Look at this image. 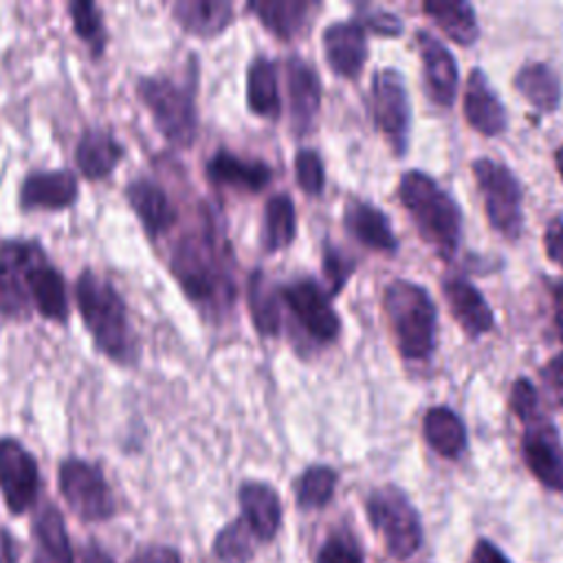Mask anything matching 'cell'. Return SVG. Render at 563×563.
<instances>
[{
	"instance_id": "16",
	"label": "cell",
	"mask_w": 563,
	"mask_h": 563,
	"mask_svg": "<svg viewBox=\"0 0 563 563\" xmlns=\"http://www.w3.org/2000/svg\"><path fill=\"white\" fill-rule=\"evenodd\" d=\"M323 51L330 68L339 77L354 79L367 59V42L361 22L347 20L330 24L323 31Z\"/></svg>"
},
{
	"instance_id": "13",
	"label": "cell",
	"mask_w": 563,
	"mask_h": 563,
	"mask_svg": "<svg viewBox=\"0 0 563 563\" xmlns=\"http://www.w3.org/2000/svg\"><path fill=\"white\" fill-rule=\"evenodd\" d=\"M279 299L288 303V308L297 314L299 323L308 330L310 336L323 343L336 339L341 330L339 317L328 295L314 279H301L279 288Z\"/></svg>"
},
{
	"instance_id": "37",
	"label": "cell",
	"mask_w": 563,
	"mask_h": 563,
	"mask_svg": "<svg viewBox=\"0 0 563 563\" xmlns=\"http://www.w3.org/2000/svg\"><path fill=\"white\" fill-rule=\"evenodd\" d=\"M70 15H73V29L79 35L81 42L88 44V48L92 51L95 57H99L106 48L108 35H106V26L101 20V13L97 9V4L92 2H73L70 7Z\"/></svg>"
},
{
	"instance_id": "29",
	"label": "cell",
	"mask_w": 563,
	"mask_h": 563,
	"mask_svg": "<svg viewBox=\"0 0 563 563\" xmlns=\"http://www.w3.org/2000/svg\"><path fill=\"white\" fill-rule=\"evenodd\" d=\"M427 444L442 457H457L466 449V429L449 407H431L422 420Z\"/></svg>"
},
{
	"instance_id": "31",
	"label": "cell",
	"mask_w": 563,
	"mask_h": 563,
	"mask_svg": "<svg viewBox=\"0 0 563 563\" xmlns=\"http://www.w3.org/2000/svg\"><path fill=\"white\" fill-rule=\"evenodd\" d=\"M246 103L257 117L275 119L279 114L277 70L266 57H255L246 70Z\"/></svg>"
},
{
	"instance_id": "43",
	"label": "cell",
	"mask_w": 563,
	"mask_h": 563,
	"mask_svg": "<svg viewBox=\"0 0 563 563\" xmlns=\"http://www.w3.org/2000/svg\"><path fill=\"white\" fill-rule=\"evenodd\" d=\"M545 255L563 268V218H552L543 233Z\"/></svg>"
},
{
	"instance_id": "34",
	"label": "cell",
	"mask_w": 563,
	"mask_h": 563,
	"mask_svg": "<svg viewBox=\"0 0 563 563\" xmlns=\"http://www.w3.org/2000/svg\"><path fill=\"white\" fill-rule=\"evenodd\" d=\"M295 240V205L286 194L268 198L264 211V246L282 251Z\"/></svg>"
},
{
	"instance_id": "28",
	"label": "cell",
	"mask_w": 563,
	"mask_h": 563,
	"mask_svg": "<svg viewBox=\"0 0 563 563\" xmlns=\"http://www.w3.org/2000/svg\"><path fill=\"white\" fill-rule=\"evenodd\" d=\"M317 7L319 4L306 0H262L249 4L257 20L282 40H288L295 33H299L308 22L310 11H314Z\"/></svg>"
},
{
	"instance_id": "5",
	"label": "cell",
	"mask_w": 563,
	"mask_h": 563,
	"mask_svg": "<svg viewBox=\"0 0 563 563\" xmlns=\"http://www.w3.org/2000/svg\"><path fill=\"white\" fill-rule=\"evenodd\" d=\"M136 92L150 110L158 132L176 147H189L198 132L196 88L167 75H147L136 84Z\"/></svg>"
},
{
	"instance_id": "35",
	"label": "cell",
	"mask_w": 563,
	"mask_h": 563,
	"mask_svg": "<svg viewBox=\"0 0 563 563\" xmlns=\"http://www.w3.org/2000/svg\"><path fill=\"white\" fill-rule=\"evenodd\" d=\"M255 534L242 519L222 526L213 539V554L222 563H246L255 554Z\"/></svg>"
},
{
	"instance_id": "23",
	"label": "cell",
	"mask_w": 563,
	"mask_h": 563,
	"mask_svg": "<svg viewBox=\"0 0 563 563\" xmlns=\"http://www.w3.org/2000/svg\"><path fill=\"white\" fill-rule=\"evenodd\" d=\"M207 176L216 185L260 191L271 180V167L262 161H246L227 150L216 152L207 163Z\"/></svg>"
},
{
	"instance_id": "40",
	"label": "cell",
	"mask_w": 563,
	"mask_h": 563,
	"mask_svg": "<svg viewBox=\"0 0 563 563\" xmlns=\"http://www.w3.org/2000/svg\"><path fill=\"white\" fill-rule=\"evenodd\" d=\"M537 405H539V398H537L534 385L528 378H523V376L517 378L512 383V389H510V409H512V413L519 420L528 422L530 418H534L539 413Z\"/></svg>"
},
{
	"instance_id": "49",
	"label": "cell",
	"mask_w": 563,
	"mask_h": 563,
	"mask_svg": "<svg viewBox=\"0 0 563 563\" xmlns=\"http://www.w3.org/2000/svg\"><path fill=\"white\" fill-rule=\"evenodd\" d=\"M550 292H552L554 328H556V334H559L561 341H563V282H554V284L550 286Z\"/></svg>"
},
{
	"instance_id": "6",
	"label": "cell",
	"mask_w": 563,
	"mask_h": 563,
	"mask_svg": "<svg viewBox=\"0 0 563 563\" xmlns=\"http://www.w3.org/2000/svg\"><path fill=\"white\" fill-rule=\"evenodd\" d=\"M367 519L394 559H409L422 541L420 517L409 497L396 486H380L365 501Z\"/></svg>"
},
{
	"instance_id": "15",
	"label": "cell",
	"mask_w": 563,
	"mask_h": 563,
	"mask_svg": "<svg viewBox=\"0 0 563 563\" xmlns=\"http://www.w3.org/2000/svg\"><path fill=\"white\" fill-rule=\"evenodd\" d=\"M79 185L68 169H37L26 174L20 185V207L29 209H66L77 200Z\"/></svg>"
},
{
	"instance_id": "22",
	"label": "cell",
	"mask_w": 563,
	"mask_h": 563,
	"mask_svg": "<svg viewBox=\"0 0 563 563\" xmlns=\"http://www.w3.org/2000/svg\"><path fill=\"white\" fill-rule=\"evenodd\" d=\"M288 99H290V114L297 132H306L312 125V119L319 112L321 103V81L319 75L310 64L299 57L288 59Z\"/></svg>"
},
{
	"instance_id": "9",
	"label": "cell",
	"mask_w": 563,
	"mask_h": 563,
	"mask_svg": "<svg viewBox=\"0 0 563 563\" xmlns=\"http://www.w3.org/2000/svg\"><path fill=\"white\" fill-rule=\"evenodd\" d=\"M475 183L484 196L486 218L490 227L508 240H517L521 233V187L512 172L493 161V158H477L473 163Z\"/></svg>"
},
{
	"instance_id": "4",
	"label": "cell",
	"mask_w": 563,
	"mask_h": 563,
	"mask_svg": "<svg viewBox=\"0 0 563 563\" xmlns=\"http://www.w3.org/2000/svg\"><path fill=\"white\" fill-rule=\"evenodd\" d=\"M383 308L405 358H424L435 345V306L413 282L396 279L385 288Z\"/></svg>"
},
{
	"instance_id": "42",
	"label": "cell",
	"mask_w": 563,
	"mask_h": 563,
	"mask_svg": "<svg viewBox=\"0 0 563 563\" xmlns=\"http://www.w3.org/2000/svg\"><path fill=\"white\" fill-rule=\"evenodd\" d=\"M128 563H183V554L167 543H145L132 552Z\"/></svg>"
},
{
	"instance_id": "24",
	"label": "cell",
	"mask_w": 563,
	"mask_h": 563,
	"mask_svg": "<svg viewBox=\"0 0 563 563\" xmlns=\"http://www.w3.org/2000/svg\"><path fill=\"white\" fill-rule=\"evenodd\" d=\"M343 222H345V229L367 249H374L380 253H394L398 249V240L391 233L387 216L367 202L352 200L345 207Z\"/></svg>"
},
{
	"instance_id": "39",
	"label": "cell",
	"mask_w": 563,
	"mask_h": 563,
	"mask_svg": "<svg viewBox=\"0 0 563 563\" xmlns=\"http://www.w3.org/2000/svg\"><path fill=\"white\" fill-rule=\"evenodd\" d=\"M295 174H297V183L299 187L310 194V196H319L323 189V163L319 158V154L314 150H299L295 156Z\"/></svg>"
},
{
	"instance_id": "30",
	"label": "cell",
	"mask_w": 563,
	"mask_h": 563,
	"mask_svg": "<svg viewBox=\"0 0 563 563\" xmlns=\"http://www.w3.org/2000/svg\"><path fill=\"white\" fill-rule=\"evenodd\" d=\"M515 88L539 112H552L561 99V84L556 73L541 62L521 66L515 75Z\"/></svg>"
},
{
	"instance_id": "47",
	"label": "cell",
	"mask_w": 563,
	"mask_h": 563,
	"mask_svg": "<svg viewBox=\"0 0 563 563\" xmlns=\"http://www.w3.org/2000/svg\"><path fill=\"white\" fill-rule=\"evenodd\" d=\"M543 378H545L548 387H550L559 398H563V354L554 356V358L545 365Z\"/></svg>"
},
{
	"instance_id": "10",
	"label": "cell",
	"mask_w": 563,
	"mask_h": 563,
	"mask_svg": "<svg viewBox=\"0 0 563 563\" xmlns=\"http://www.w3.org/2000/svg\"><path fill=\"white\" fill-rule=\"evenodd\" d=\"M372 114L396 154L407 152L411 108L405 77L396 68H383L372 79Z\"/></svg>"
},
{
	"instance_id": "25",
	"label": "cell",
	"mask_w": 563,
	"mask_h": 563,
	"mask_svg": "<svg viewBox=\"0 0 563 563\" xmlns=\"http://www.w3.org/2000/svg\"><path fill=\"white\" fill-rule=\"evenodd\" d=\"M172 13L187 33L198 37H213L233 20V7L224 0H180Z\"/></svg>"
},
{
	"instance_id": "12",
	"label": "cell",
	"mask_w": 563,
	"mask_h": 563,
	"mask_svg": "<svg viewBox=\"0 0 563 563\" xmlns=\"http://www.w3.org/2000/svg\"><path fill=\"white\" fill-rule=\"evenodd\" d=\"M521 455L528 471L550 490H563V446L556 429L539 413L526 422Z\"/></svg>"
},
{
	"instance_id": "3",
	"label": "cell",
	"mask_w": 563,
	"mask_h": 563,
	"mask_svg": "<svg viewBox=\"0 0 563 563\" xmlns=\"http://www.w3.org/2000/svg\"><path fill=\"white\" fill-rule=\"evenodd\" d=\"M398 196L420 238L440 257H453L462 238V213L455 200L431 176L418 169L402 174Z\"/></svg>"
},
{
	"instance_id": "14",
	"label": "cell",
	"mask_w": 563,
	"mask_h": 563,
	"mask_svg": "<svg viewBox=\"0 0 563 563\" xmlns=\"http://www.w3.org/2000/svg\"><path fill=\"white\" fill-rule=\"evenodd\" d=\"M420 59H422V75L427 84L429 97L442 106L449 108L455 99L457 90V64L455 57L449 53V48L431 33L418 31L416 35Z\"/></svg>"
},
{
	"instance_id": "7",
	"label": "cell",
	"mask_w": 563,
	"mask_h": 563,
	"mask_svg": "<svg viewBox=\"0 0 563 563\" xmlns=\"http://www.w3.org/2000/svg\"><path fill=\"white\" fill-rule=\"evenodd\" d=\"M57 486L66 506L81 521H108L117 512L114 493L103 471L92 462L79 457L64 460L57 471Z\"/></svg>"
},
{
	"instance_id": "41",
	"label": "cell",
	"mask_w": 563,
	"mask_h": 563,
	"mask_svg": "<svg viewBox=\"0 0 563 563\" xmlns=\"http://www.w3.org/2000/svg\"><path fill=\"white\" fill-rule=\"evenodd\" d=\"M352 271H354V262L347 260L343 253L334 251L332 246H328L323 251V273L332 286V292L341 290V286L345 284V279L350 277Z\"/></svg>"
},
{
	"instance_id": "21",
	"label": "cell",
	"mask_w": 563,
	"mask_h": 563,
	"mask_svg": "<svg viewBox=\"0 0 563 563\" xmlns=\"http://www.w3.org/2000/svg\"><path fill=\"white\" fill-rule=\"evenodd\" d=\"M442 292L453 319L468 336H479L493 328V312L471 282L451 277L442 284Z\"/></svg>"
},
{
	"instance_id": "38",
	"label": "cell",
	"mask_w": 563,
	"mask_h": 563,
	"mask_svg": "<svg viewBox=\"0 0 563 563\" xmlns=\"http://www.w3.org/2000/svg\"><path fill=\"white\" fill-rule=\"evenodd\" d=\"M314 563H363V552L350 532L339 530L321 543Z\"/></svg>"
},
{
	"instance_id": "26",
	"label": "cell",
	"mask_w": 563,
	"mask_h": 563,
	"mask_svg": "<svg viewBox=\"0 0 563 563\" xmlns=\"http://www.w3.org/2000/svg\"><path fill=\"white\" fill-rule=\"evenodd\" d=\"M31 299L33 308L48 321L66 323L68 319V295L62 273L42 260L31 275Z\"/></svg>"
},
{
	"instance_id": "45",
	"label": "cell",
	"mask_w": 563,
	"mask_h": 563,
	"mask_svg": "<svg viewBox=\"0 0 563 563\" xmlns=\"http://www.w3.org/2000/svg\"><path fill=\"white\" fill-rule=\"evenodd\" d=\"M468 563H508L504 552L488 539H479L471 552Z\"/></svg>"
},
{
	"instance_id": "8",
	"label": "cell",
	"mask_w": 563,
	"mask_h": 563,
	"mask_svg": "<svg viewBox=\"0 0 563 563\" xmlns=\"http://www.w3.org/2000/svg\"><path fill=\"white\" fill-rule=\"evenodd\" d=\"M46 260L37 242L9 240L0 244V325L7 321L26 319L31 299V275Z\"/></svg>"
},
{
	"instance_id": "18",
	"label": "cell",
	"mask_w": 563,
	"mask_h": 563,
	"mask_svg": "<svg viewBox=\"0 0 563 563\" xmlns=\"http://www.w3.org/2000/svg\"><path fill=\"white\" fill-rule=\"evenodd\" d=\"M125 200L136 213V218L141 220L147 235L152 238L167 233L178 218L176 207L165 194V189L150 178L132 180L125 187Z\"/></svg>"
},
{
	"instance_id": "27",
	"label": "cell",
	"mask_w": 563,
	"mask_h": 563,
	"mask_svg": "<svg viewBox=\"0 0 563 563\" xmlns=\"http://www.w3.org/2000/svg\"><path fill=\"white\" fill-rule=\"evenodd\" d=\"M33 534L46 563H75V550L66 530L64 515L57 506L46 504L33 519Z\"/></svg>"
},
{
	"instance_id": "48",
	"label": "cell",
	"mask_w": 563,
	"mask_h": 563,
	"mask_svg": "<svg viewBox=\"0 0 563 563\" xmlns=\"http://www.w3.org/2000/svg\"><path fill=\"white\" fill-rule=\"evenodd\" d=\"M75 563H114V559L97 543H88L81 545L79 554H75Z\"/></svg>"
},
{
	"instance_id": "33",
	"label": "cell",
	"mask_w": 563,
	"mask_h": 563,
	"mask_svg": "<svg viewBox=\"0 0 563 563\" xmlns=\"http://www.w3.org/2000/svg\"><path fill=\"white\" fill-rule=\"evenodd\" d=\"M249 310L253 317V325L264 336H275L282 325L279 314V290H275L262 271L251 273L249 277Z\"/></svg>"
},
{
	"instance_id": "11",
	"label": "cell",
	"mask_w": 563,
	"mask_h": 563,
	"mask_svg": "<svg viewBox=\"0 0 563 563\" xmlns=\"http://www.w3.org/2000/svg\"><path fill=\"white\" fill-rule=\"evenodd\" d=\"M0 493L11 515L29 512L40 495V466L15 438H0Z\"/></svg>"
},
{
	"instance_id": "1",
	"label": "cell",
	"mask_w": 563,
	"mask_h": 563,
	"mask_svg": "<svg viewBox=\"0 0 563 563\" xmlns=\"http://www.w3.org/2000/svg\"><path fill=\"white\" fill-rule=\"evenodd\" d=\"M172 273L183 292L205 312H222L233 301L227 249L207 222L185 233L172 253Z\"/></svg>"
},
{
	"instance_id": "2",
	"label": "cell",
	"mask_w": 563,
	"mask_h": 563,
	"mask_svg": "<svg viewBox=\"0 0 563 563\" xmlns=\"http://www.w3.org/2000/svg\"><path fill=\"white\" fill-rule=\"evenodd\" d=\"M77 308L101 354L119 365L136 358V343L128 323V310L117 288L95 271H81L75 284Z\"/></svg>"
},
{
	"instance_id": "46",
	"label": "cell",
	"mask_w": 563,
	"mask_h": 563,
	"mask_svg": "<svg viewBox=\"0 0 563 563\" xmlns=\"http://www.w3.org/2000/svg\"><path fill=\"white\" fill-rule=\"evenodd\" d=\"M22 545L11 530L0 526V563H20Z\"/></svg>"
},
{
	"instance_id": "32",
	"label": "cell",
	"mask_w": 563,
	"mask_h": 563,
	"mask_svg": "<svg viewBox=\"0 0 563 563\" xmlns=\"http://www.w3.org/2000/svg\"><path fill=\"white\" fill-rule=\"evenodd\" d=\"M424 13L438 24V29L457 44H473L479 35L475 11L468 2L431 0L422 4Z\"/></svg>"
},
{
	"instance_id": "36",
	"label": "cell",
	"mask_w": 563,
	"mask_h": 563,
	"mask_svg": "<svg viewBox=\"0 0 563 563\" xmlns=\"http://www.w3.org/2000/svg\"><path fill=\"white\" fill-rule=\"evenodd\" d=\"M336 486V471L323 464L306 468L297 482V501L301 508H323Z\"/></svg>"
},
{
	"instance_id": "44",
	"label": "cell",
	"mask_w": 563,
	"mask_h": 563,
	"mask_svg": "<svg viewBox=\"0 0 563 563\" xmlns=\"http://www.w3.org/2000/svg\"><path fill=\"white\" fill-rule=\"evenodd\" d=\"M365 20H367V24H369L376 33H380V35H385V37H398L400 31H402V22H400V18L394 15V13L378 11V13L369 15V18H365Z\"/></svg>"
},
{
	"instance_id": "20",
	"label": "cell",
	"mask_w": 563,
	"mask_h": 563,
	"mask_svg": "<svg viewBox=\"0 0 563 563\" xmlns=\"http://www.w3.org/2000/svg\"><path fill=\"white\" fill-rule=\"evenodd\" d=\"M125 147L119 143V139L103 128H86L79 136L75 161L79 172L88 180H101L112 174V169L123 158Z\"/></svg>"
},
{
	"instance_id": "50",
	"label": "cell",
	"mask_w": 563,
	"mask_h": 563,
	"mask_svg": "<svg viewBox=\"0 0 563 563\" xmlns=\"http://www.w3.org/2000/svg\"><path fill=\"white\" fill-rule=\"evenodd\" d=\"M554 165H556V172H559V176L563 178V145L554 152Z\"/></svg>"
},
{
	"instance_id": "17",
	"label": "cell",
	"mask_w": 563,
	"mask_h": 563,
	"mask_svg": "<svg viewBox=\"0 0 563 563\" xmlns=\"http://www.w3.org/2000/svg\"><path fill=\"white\" fill-rule=\"evenodd\" d=\"M240 519L249 526L257 541H271L282 523V501L273 486L266 482H244L238 488Z\"/></svg>"
},
{
	"instance_id": "19",
	"label": "cell",
	"mask_w": 563,
	"mask_h": 563,
	"mask_svg": "<svg viewBox=\"0 0 563 563\" xmlns=\"http://www.w3.org/2000/svg\"><path fill=\"white\" fill-rule=\"evenodd\" d=\"M464 117L473 130L486 136H497L506 130V110L479 68H473L466 81Z\"/></svg>"
}]
</instances>
